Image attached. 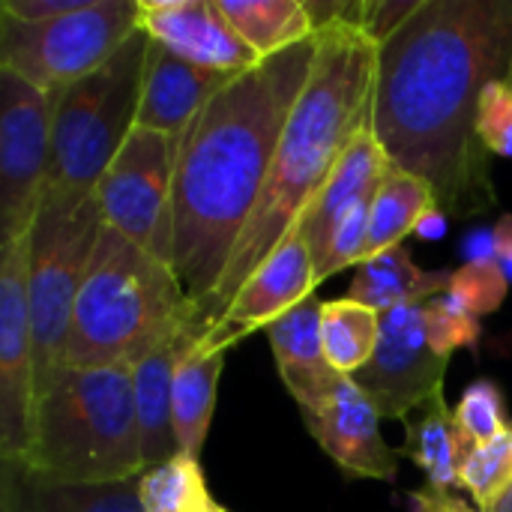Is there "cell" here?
Listing matches in <instances>:
<instances>
[{
	"label": "cell",
	"mask_w": 512,
	"mask_h": 512,
	"mask_svg": "<svg viewBox=\"0 0 512 512\" xmlns=\"http://www.w3.org/2000/svg\"><path fill=\"white\" fill-rule=\"evenodd\" d=\"M510 57L512 0H420L378 45L372 132L393 165L432 186L447 216H483L498 204L477 117Z\"/></svg>",
	"instance_id": "cell-1"
},
{
	"label": "cell",
	"mask_w": 512,
	"mask_h": 512,
	"mask_svg": "<svg viewBox=\"0 0 512 512\" xmlns=\"http://www.w3.org/2000/svg\"><path fill=\"white\" fill-rule=\"evenodd\" d=\"M315 60L318 33L240 72L180 135L171 186V267L192 312L213 297L228 270Z\"/></svg>",
	"instance_id": "cell-2"
},
{
	"label": "cell",
	"mask_w": 512,
	"mask_h": 512,
	"mask_svg": "<svg viewBox=\"0 0 512 512\" xmlns=\"http://www.w3.org/2000/svg\"><path fill=\"white\" fill-rule=\"evenodd\" d=\"M363 3H342V12L318 27V60L276 147L261 198L237 237L228 270L213 297L192 312L195 342L228 312L246 279L276 252L300 222L354 135L372 120V87L378 42L360 24Z\"/></svg>",
	"instance_id": "cell-3"
},
{
	"label": "cell",
	"mask_w": 512,
	"mask_h": 512,
	"mask_svg": "<svg viewBox=\"0 0 512 512\" xmlns=\"http://www.w3.org/2000/svg\"><path fill=\"white\" fill-rule=\"evenodd\" d=\"M192 327V303L171 264L108 228L75 300L63 366H138Z\"/></svg>",
	"instance_id": "cell-4"
},
{
	"label": "cell",
	"mask_w": 512,
	"mask_h": 512,
	"mask_svg": "<svg viewBox=\"0 0 512 512\" xmlns=\"http://www.w3.org/2000/svg\"><path fill=\"white\" fill-rule=\"evenodd\" d=\"M45 483L102 486L141 477V432L129 366H63L36 399L33 438L18 462Z\"/></svg>",
	"instance_id": "cell-5"
},
{
	"label": "cell",
	"mask_w": 512,
	"mask_h": 512,
	"mask_svg": "<svg viewBox=\"0 0 512 512\" xmlns=\"http://www.w3.org/2000/svg\"><path fill=\"white\" fill-rule=\"evenodd\" d=\"M150 48V33L138 27L105 66L54 93L45 192L72 198L93 195L138 126Z\"/></svg>",
	"instance_id": "cell-6"
},
{
	"label": "cell",
	"mask_w": 512,
	"mask_h": 512,
	"mask_svg": "<svg viewBox=\"0 0 512 512\" xmlns=\"http://www.w3.org/2000/svg\"><path fill=\"white\" fill-rule=\"evenodd\" d=\"M105 231V216L93 195L72 198L45 192L30 240L27 297L36 351V399L63 369L75 300Z\"/></svg>",
	"instance_id": "cell-7"
},
{
	"label": "cell",
	"mask_w": 512,
	"mask_h": 512,
	"mask_svg": "<svg viewBox=\"0 0 512 512\" xmlns=\"http://www.w3.org/2000/svg\"><path fill=\"white\" fill-rule=\"evenodd\" d=\"M138 27V0H90L54 21H18L0 12V69L57 93L105 66Z\"/></svg>",
	"instance_id": "cell-8"
},
{
	"label": "cell",
	"mask_w": 512,
	"mask_h": 512,
	"mask_svg": "<svg viewBox=\"0 0 512 512\" xmlns=\"http://www.w3.org/2000/svg\"><path fill=\"white\" fill-rule=\"evenodd\" d=\"M177 153L180 135L135 126L93 189L105 225L165 264H171V186Z\"/></svg>",
	"instance_id": "cell-9"
},
{
	"label": "cell",
	"mask_w": 512,
	"mask_h": 512,
	"mask_svg": "<svg viewBox=\"0 0 512 512\" xmlns=\"http://www.w3.org/2000/svg\"><path fill=\"white\" fill-rule=\"evenodd\" d=\"M54 93L0 69V246L30 234L48 183Z\"/></svg>",
	"instance_id": "cell-10"
},
{
	"label": "cell",
	"mask_w": 512,
	"mask_h": 512,
	"mask_svg": "<svg viewBox=\"0 0 512 512\" xmlns=\"http://www.w3.org/2000/svg\"><path fill=\"white\" fill-rule=\"evenodd\" d=\"M27 270V237L0 246V462H21L33 438L36 351Z\"/></svg>",
	"instance_id": "cell-11"
},
{
	"label": "cell",
	"mask_w": 512,
	"mask_h": 512,
	"mask_svg": "<svg viewBox=\"0 0 512 512\" xmlns=\"http://www.w3.org/2000/svg\"><path fill=\"white\" fill-rule=\"evenodd\" d=\"M426 303H408L381 315L372 360L351 378L384 420H408L444 393L447 357L429 342Z\"/></svg>",
	"instance_id": "cell-12"
},
{
	"label": "cell",
	"mask_w": 512,
	"mask_h": 512,
	"mask_svg": "<svg viewBox=\"0 0 512 512\" xmlns=\"http://www.w3.org/2000/svg\"><path fill=\"white\" fill-rule=\"evenodd\" d=\"M315 264L303 240L300 225H294L276 252L246 279L228 312L204 333L192 348L198 354H225L231 345L243 342L255 330H267L309 294H315Z\"/></svg>",
	"instance_id": "cell-13"
},
{
	"label": "cell",
	"mask_w": 512,
	"mask_h": 512,
	"mask_svg": "<svg viewBox=\"0 0 512 512\" xmlns=\"http://www.w3.org/2000/svg\"><path fill=\"white\" fill-rule=\"evenodd\" d=\"M141 27L171 54L219 72H249L258 57L228 24L216 0H138Z\"/></svg>",
	"instance_id": "cell-14"
},
{
	"label": "cell",
	"mask_w": 512,
	"mask_h": 512,
	"mask_svg": "<svg viewBox=\"0 0 512 512\" xmlns=\"http://www.w3.org/2000/svg\"><path fill=\"white\" fill-rule=\"evenodd\" d=\"M303 420L318 447L345 474L384 483L396 480L402 453L381 438V414L351 378H342L330 402Z\"/></svg>",
	"instance_id": "cell-15"
},
{
	"label": "cell",
	"mask_w": 512,
	"mask_h": 512,
	"mask_svg": "<svg viewBox=\"0 0 512 512\" xmlns=\"http://www.w3.org/2000/svg\"><path fill=\"white\" fill-rule=\"evenodd\" d=\"M387 168H390V156L384 153L381 141L375 138L372 120H369L354 135V141L345 147L336 168L324 180L321 192L312 198V204L306 207V213L297 222L300 231H303V240L309 246L315 273L324 267L333 234L339 231V225L357 207H366V204L375 201V192H378Z\"/></svg>",
	"instance_id": "cell-16"
},
{
	"label": "cell",
	"mask_w": 512,
	"mask_h": 512,
	"mask_svg": "<svg viewBox=\"0 0 512 512\" xmlns=\"http://www.w3.org/2000/svg\"><path fill=\"white\" fill-rule=\"evenodd\" d=\"M321 312L324 303L315 294H309L303 303H297L291 312H285L279 321L267 327L282 384L300 405L303 417L321 411L336 393L339 381L345 378L327 360Z\"/></svg>",
	"instance_id": "cell-17"
},
{
	"label": "cell",
	"mask_w": 512,
	"mask_h": 512,
	"mask_svg": "<svg viewBox=\"0 0 512 512\" xmlns=\"http://www.w3.org/2000/svg\"><path fill=\"white\" fill-rule=\"evenodd\" d=\"M234 78V72L195 66L153 42L138 108V126L165 135H183L189 123L201 114V108Z\"/></svg>",
	"instance_id": "cell-18"
},
{
	"label": "cell",
	"mask_w": 512,
	"mask_h": 512,
	"mask_svg": "<svg viewBox=\"0 0 512 512\" xmlns=\"http://www.w3.org/2000/svg\"><path fill=\"white\" fill-rule=\"evenodd\" d=\"M189 345H195V336H192V330H183L180 336L159 345L138 366H132L144 468H156V465L183 453L177 432H174L171 390H174V369H177V363Z\"/></svg>",
	"instance_id": "cell-19"
},
{
	"label": "cell",
	"mask_w": 512,
	"mask_h": 512,
	"mask_svg": "<svg viewBox=\"0 0 512 512\" xmlns=\"http://www.w3.org/2000/svg\"><path fill=\"white\" fill-rule=\"evenodd\" d=\"M0 512H144L138 477L102 486L45 483L18 462H3Z\"/></svg>",
	"instance_id": "cell-20"
},
{
	"label": "cell",
	"mask_w": 512,
	"mask_h": 512,
	"mask_svg": "<svg viewBox=\"0 0 512 512\" xmlns=\"http://www.w3.org/2000/svg\"><path fill=\"white\" fill-rule=\"evenodd\" d=\"M450 285L453 270L426 273L414 264L405 246H393L381 255L366 258L357 267V276L348 288V300L384 315L408 303H426L432 297H441L450 291Z\"/></svg>",
	"instance_id": "cell-21"
},
{
	"label": "cell",
	"mask_w": 512,
	"mask_h": 512,
	"mask_svg": "<svg viewBox=\"0 0 512 512\" xmlns=\"http://www.w3.org/2000/svg\"><path fill=\"white\" fill-rule=\"evenodd\" d=\"M465 441L456 426V411L447 408L444 393L426 402L405 420V447L408 456L435 489L462 486V462H465Z\"/></svg>",
	"instance_id": "cell-22"
},
{
	"label": "cell",
	"mask_w": 512,
	"mask_h": 512,
	"mask_svg": "<svg viewBox=\"0 0 512 512\" xmlns=\"http://www.w3.org/2000/svg\"><path fill=\"white\" fill-rule=\"evenodd\" d=\"M222 369H225V354H198L192 345L183 351L174 369V390H171L174 432L180 450L192 459H198L204 450L210 420L216 411Z\"/></svg>",
	"instance_id": "cell-23"
},
{
	"label": "cell",
	"mask_w": 512,
	"mask_h": 512,
	"mask_svg": "<svg viewBox=\"0 0 512 512\" xmlns=\"http://www.w3.org/2000/svg\"><path fill=\"white\" fill-rule=\"evenodd\" d=\"M438 210L441 207H438L432 186L390 162V168L375 192V201H372L366 258L381 255L393 246H402V240L411 231H417Z\"/></svg>",
	"instance_id": "cell-24"
},
{
	"label": "cell",
	"mask_w": 512,
	"mask_h": 512,
	"mask_svg": "<svg viewBox=\"0 0 512 512\" xmlns=\"http://www.w3.org/2000/svg\"><path fill=\"white\" fill-rule=\"evenodd\" d=\"M237 36L258 54L273 57L315 36L309 6L300 0H216Z\"/></svg>",
	"instance_id": "cell-25"
},
{
	"label": "cell",
	"mask_w": 512,
	"mask_h": 512,
	"mask_svg": "<svg viewBox=\"0 0 512 512\" xmlns=\"http://www.w3.org/2000/svg\"><path fill=\"white\" fill-rule=\"evenodd\" d=\"M321 336L330 366L354 378L375 354L378 336H381V315L369 306H360L354 300H333L324 303L321 312Z\"/></svg>",
	"instance_id": "cell-26"
},
{
	"label": "cell",
	"mask_w": 512,
	"mask_h": 512,
	"mask_svg": "<svg viewBox=\"0 0 512 512\" xmlns=\"http://www.w3.org/2000/svg\"><path fill=\"white\" fill-rule=\"evenodd\" d=\"M144 512H225L207 489L201 462L180 453L138 477Z\"/></svg>",
	"instance_id": "cell-27"
},
{
	"label": "cell",
	"mask_w": 512,
	"mask_h": 512,
	"mask_svg": "<svg viewBox=\"0 0 512 512\" xmlns=\"http://www.w3.org/2000/svg\"><path fill=\"white\" fill-rule=\"evenodd\" d=\"M462 486L480 512H489L512 492V429L495 441L468 450L462 462Z\"/></svg>",
	"instance_id": "cell-28"
},
{
	"label": "cell",
	"mask_w": 512,
	"mask_h": 512,
	"mask_svg": "<svg viewBox=\"0 0 512 512\" xmlns=\"http://www.w3.org/2000/svg\"><path fill=\"white\" fill-rule=\"evenodd\" d=\"M456 426L465 441V450L483 447V444L495 441L498 435H504L507 429H512L507 411H504L501 387L489 378L474 381L456 405Z\"/></svg>",
	"instance_id": "cell-29"
},
{
	"label": "cell",
	"mask_w": 512,
	"mask_h": 512,
	"mask_svg": "<svg viewBox=\"0 0 512 512\" xmlns=\"http://www.w3.org/2000/svg\"><path fill=\"white\" fill-rule=\"evenodd\" d=\"M447 294L474 318H486L498 312L501 303L507 300V273L501 261H492V258L471 261L453 270V285Z\"/></svg>",
	"instance_id": "cell-30"
},
{
	"label": "cell",
	"mask_w": 512,
	"mask_h": 512,
	"mask_svg": "<svg viewBox=\"0 0 512 512\" xmlns=\"http://www.w3.org/2000/svg\"><path fill=\"white\" fill-rule=\"evenodd\" d=\"M426 327L432 348L450 360L459 348H477L480 345V318H474L468 309H462L450 294L426 300Z\"/></svg>",
	"instance_id": "cell-31"
},
{
	"label": "cell",
	"mask_w": 512,
	"mask_h": 512,
	"mask_svg": "<svg viewBox=\"0 0 512 512\" xmlns=\"http://www.w3.org/2000/svg\"><path fill=\"white\" fill-rule=\"evenodd\" d=\"M477 135L492 156L512 159V87L504 78L489 81L480 96Z\"/></svg>",
	"instance_id": "cell-32"
},
{
	"label": "cell",
	"mask_w": 512,
	"mask_h": 512,
	"mask_svg": "<svg viewBox=\"0 0 512 512\" xmlns=\"http://www.w3.org/2000/svg\"><path fill=\"white\" fill-rule=\"evenodd\" d=\"M417 6H420V0H375V3H363L360 24L381 45L387 36H393L414 15Z\"/></svg>",
	"instance_id": "cell-33"
},
{
	"label": "cell",
	"mask_w": 512,
	"mask_h": 512,
	"mask_svg": "<svg viewBox=\"0 0 512 512\" xmlns=\"http://www.w3.org/2000/svg\"><path fill=\"white\" fill-rule=\"evenodd\" d=\"M90 0H3L0 12L18 21H54L81 12Z\"/></svg>",
	"instance_id": "cell-34"
},
{
	"label": "cell",
	"mask_w": 512,
	"mask_h": 512,
	"mask_svg": "<svg viewBox=\"0 0 512 512\" xmlns=\"http://www.w3.org/2000/svg\"><path fill=\"white\" fill-rule=\"evenodd\" d=\"M411 504L414 512H480L477 507L465 504L462 498H456L447 489H435V486H423L417 492H411Z\"/></svg>",
	"instance_id": "cell-35"
},
{
	"label": "cell",
	"mask_w": 512,
	"mask_h": 512,
	"mask_svg": "<svg viewBox=\"0 0 512 512\" xmlns=\"http://www.w3.org/2000/svg\"><path fill=\"white\" fill-rule=\"evenodd\" d=\"M492 246H495V255H498L501 267L512 264V213L498 219V225L492 231Z\"/></svg>",
	"instance_id": "cell-36"
},
{
	"label": "cell",
	"mask_w": 512,
	"mask_h": 512,
	"mask_svg": "<svg viewBox=\"0 0 512 512\" xmlns=\"http://www.w3.org/2000/svg\"><path fill=\"white\" fill-rule=\"evenodd\" d=\"M489 512H512V492L507 495V498H501V501H498V504H495Z\"/></svg>",
	"instance_id": "cell-37"
},
{
	"label": "cell",
	"mask_w": 512,
	"mask_h": 512,
	"mask_svg": "<svg viewBox=\"0 0 512 512\" xmlns=\"http://www.w3.org/2000/svg\"><path fill=\"white\" fill-rule=\"evenodd\" d=\"M504 81L512 87V57H510V69H507V78H504Z\"/></svg>",
	"instance_id": "cell-38"
},
{
	"label": "cell",
	"mask_w": 512,
	"mask_h": 512,
	"mask_svg": "<svg viewBox=\"0 0 512 512\" xmlns=\"http://www.w3.org/2000/svg\"><path fill=\"white\" fill-rule=\"evenodd\" d=\"M225 512H228V510H225Z\"/></svg>",
	"instance_id": "cell-39"
}]
</instances>
